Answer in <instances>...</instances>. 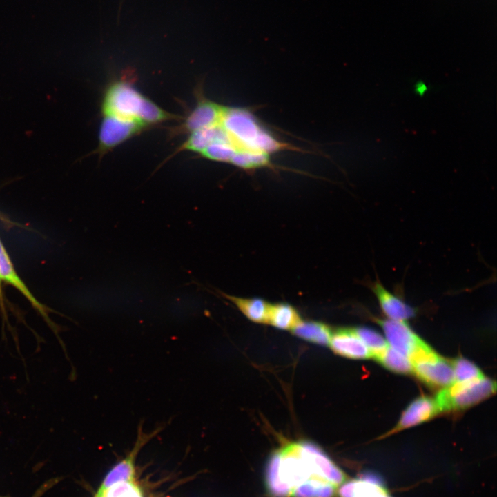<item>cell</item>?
<instances>
[{"mask_svg": "<svg viewBox=\"0 0 497 497\" xmlns=\"http://www.w3.org/2000/svg\"><path fill=\"white\" fill-rule=\"evenodd\" d=\"M0 281H1V278H0ZM0 287H1V282H0Z\"/></svg>", "mask_w": 497, "mask_h": 497, "instance_id": "obj_26", "label": "cell"}, {"mask_svg": "<svg viewBox=\"0 0 497 497\" xmlns=\"http://www.w3.org/2000/svg\"><path fill=\"white\" fill-rule=\"evenodd\" d=\"M0 497H2V496H0Z\"/></svg>", "mask_w": 497, "mask_h": 497, "instance_id": "obj_27", "label": "cell"}, {"mask_svg": "<svg viewBox=\"0 0 497 497\" xmlns=\"http://www.w3.org/2000/svg\"><path fill=\"white\" fill-rule=\"evenodd\" d=\"M237 151L230 143L216 142L209 145L200 154L211 160L230 163Z\"/></svg>", "mask_w": 497, "mask_h": 497, "instance_id": "obj_24", "label": "cell"}, {"mask_svg": "<svg viewBox=\"0 0 497 497\" xmlns=\"http://www.w3.org/2000/svg\"><path fill=\"white\" fill-rule=\"evenodd\" d=\"M291 331L299 338L320 345L329 344L332 333L326 324L313 321H302Z\"/></svg>", "mask_w": 497, "mask_h": 497, "instance_id": "obj_17", "label": "cell"}, {"mask_svg": "<svg viewBox=\"0 0 497 497\" xmlns=\"http://www.w3.org/2000/svg\"><path fill=\"white\" fill-rule=\"evenodd\" d=\"M410 360L413 371L429 386L444 389L455 381L452 364L437 354L429 346L419 351Z\"/></svg>", "mask_w": 497, "mask_h": 497, "instance_id": "obj_5", "label": "cell"}, {"mask_svg": "<svg viewBox=\"0 0 497 497\" xmlns=\"http://www.w3.org/2000/svg\"><path fill=\"white\" fill-rule=\"evenodd\" d=\"M496 382L483 376L467 382H454L442 389L436 397L440 411L469 407L496 391Z\"/></svg>", "mask_w": 497, "mask_h": 497, "instance_id": "obj_3", "label": "cell"}, {"mask_svg": "<svg viewBox=\"0 0 497 497\" xmlns=\"http://www.w3.org/2000/svg\"><path fill=\"white\" fill-rule=\"evenodd\" d=\"M370 288L389 320L405 321L415 315L413 308L388 291L379 280L372 282Z\"/></svg>", "mask_w": 497, "mask_h": 497, "instance_id": "obj_11", "label": "cell"}, {"mask_svg": "<svg viewBox=\"0 0 497 497\" xmlns=\"http://www.w3.org/2000/svg\"><path fill=\"white\" fill-rule=\"evenodd\" d=\"M440 411L436 399L422 396L415 399L403 411L397 425L389 433L420 424Z\"/></svg>", "mask_w": 497, "mask_h": 497, "instance_id": "obj_12", "label": "cell"}, {"mask_svg": "<svg viewBox=\"0 0 497 497\" xmlns=\"http://www.w3.org/2000/svg\"><path fill=\"white\" fill-rule=\"evenodd\" d=\"M265 478L275 497H332L345 475L321 448L302 441L274 452Z\"/></svg>", "mask_w": 497, "mask_h": 497, "instance_id": "obj_1", "label": "cell"}, {"mask_svg": "<svg viewBox=\"0 0 497 497\" xmlns=\"http://www.w3.org/2000/svg\"><path fill=\"white\" fill-rule=\"evenodd\" d=\"M454 382L462 383L483 378L480 369L465 358H458L453 363Z\"/></svg>", "mask_w": 497, "mask_h": 497, "instance_id": "obj_22", "label": "cell"}, {"mask_svg": "<svg viewBox=\"0 0 497 497\" xmlns=\"http://www.w3.org/2000/svg\"><path fill=\"white\" fill-rule=\"evenodd\" d=\"M374 358L393 371L400 373H408L413 371L410 359L389 345Z\"/></svg>", "mask_w": 497, "mask_h": 497, "instance_id": "obj_18", "label": "cell"}, {"mask_svg": "<svg viewBox=\"0 0 497 497\" xmlns=\"http://www.w3.org/2000/svg\"><path fill=\"white\" fill-rule=\"evenodd\" d=\"M354 330L368 348L373 358L380 354L389 346L383 337L371 329L358 327Z\"/></svg>", "mask_w": 497, "mask_h": 497, "instance_id": "obj_21", "label": "cell"}, {"mask_svg": "<svg viewBox=\"0 0 497 497\" xmlns=\"http://www.w3.org/2000/svg\"><path fill=\"white\" fill-rule=\"evenodd\" d=\"M95 497H144L135 479L116 482L108 487H99Z\"/></svg>", "mask_w": 497, "mask_h": 497, "instance_id": "obj_20", "label": "cell"}, {"mask_svg": "<svg viewBox=\"0 0 497 497\" xmlns=\"http://www.w3.org/2000/svg\"><path fill=\"white\" fill-rule=\"evenodd\" d=\"M339 497H392L380 476L371 471L343 483Z\"/></svg>", "mask_w": 497, "mask_h": 497, "instance_id": "obj_8", "label": "cell"}, {"mask_svg": "<svg viewBox=\"0 0 497 497\" xmlns=\"http://www.w3.org/2000/svg\"><path fill=\"white\" fill-rule=\"evenodd\" d=\"M216 142L231 144L226 133L220 124L191 133L188 139L182 145L179 150H186L201 153L209 145Z\"/></svg>", "mask_w": 497, "mask_h": 497, "instance_id": "obj_14", "label": "cell"}, {"mask_svg": "<svg viewBox=\"0 0 497 497\" xmlns=\"http://www.w3.org/2000/svg\"><path fill=\"white\" fill-rule=\"evenodd\" d=\"M0 278L3 280L12 284L16 289H17L32 304L41 315L46 320V321L51 326V322L49 320L46 309L43 305L40 304L36 298L33 296L31 292L28 290V287L25 285L23 281L19 277L17 274L12 264L8 257V255L5 250L2 242L0 240ZM52 327V326H51Z\"/></svg>", "mask_w": 497, "mask_h": 497, "instance_id": "obj_13", "label": "cell"}, {"mask_svg": "<svg viewBox=\"0 0 497 497\" xmlns=\"http://www.w3.org/2000/svg\"><path fill=\"white\" fill-rule=\"evenodd\" d=\"M302 322L298 311L290 304H271L268 324L278 329L292 330Z\"/></svg>", "mask_w": 497, "mask_h": 497, "instance_id": "obj_16", "label": "cell"}, {"mask_svg": "<svg viewBox=\"0 0 497 497\" xmlns=\"http://www.w3.org/2000/svg\"><path fill=\"white\" fill-rule=\"evenodd\" d=\"M146 98L128 83L116 81L106 91L103 114L141 122L139 117Z\"/></svg>", "mask_w": 497, "mask_h": 497, "instance_id": "obj_4", "label": "cell"}, {"mask_svg": "<svg viewBox=\"0 0 497 497\" xmlns=\"http://www.w3.org/2000/svg\"><path fill=\"white\" fill-rule=\"evenodd\" d=\"M250 320L257 323L268 324L271 304L260 298H242L223 293Z\"/></svg>", "mask_w": 497, "mask_h": 497, "instance_id": "obj_15", "label": "cell"}, {"mask_svg": "<svg viewBox=\"0 0 497 497\" xmlns=\"http://www.w3.org/2000/svg\"><path fill=\"white\" fill-rule=\"evenodd\" d=\"M220 124L237 151H259L270 155L286 148L261 127L254 115L246 109L225 107Z\"/></svg>", "mask_w": 497, "mask_h": 497, "instance_id": "obj_2", "label": "cell"}, {"mask_svg": "<svg viewBox=\"0 0 497 497\" xmlns=\"http://www.w3.org/2000/svg\"><path fill=\"white\" fill-rule=\"evenodd\" d=\"M231 164L245 169L251 170L270 165L269 154L259 151L240 150L232 157Z\"/></svg>", "mask_w": 497, "mask_h": 497, "instance_id": "obj_19", "label": "cell"}, {"mask_svg": "<svg viewBox=\"0 0 497 497\" xmlns=\"http://www.w3.org/2000/svg\"><path fill=\"white\" fill-rule=\"evenodd\" d=\"M225 106L210 100L200 99L188 115L181 128L186 133L211 127L220 124Z\"/></svg>", "mask_w": 497, "mask_h": 497, "instance_id": "obj_9", "label": "cell"}, {"mask_svg": "<svg viewBox=\"0 0 497 497\" xmlns=\"http://www.w3.org/2000/svg\"><path fill=\"white\" fill-rule=\"evenodd\" d=\"M329 344L335 353L349 358L367 359L372 357L354 329H340L332 332Z\"/></svg>", "mask_w": 497, "mask_h": 497, "instance_id": "obj_10", "label": "cell"}, {"mask_svg": "<svg viewBox=\"0 0 497 497\" xmlns=\"http://www.w3.org/2000/svg\"><path fill=\"white\" fill-rule=\"evenodd\" d=\"M376 320L385 334L388 344L410 360L428 346L405 321Z\"/></svg>", "mask_w": 497, "mask_h": 497, "instance_id": "obj_6", "label": "cell"}, {"mask_svg": "<svg viewBox=\"0 0 497 497\" xmlns=\"http://www.w3.org/2000/svg\"><path fill=\"white\" fill-rule=\"evenodd\" d=\"M174 118L176 117L162 109L148 98L145 99L139 120L146 126Z\"/></svg>", "mask_w": 497, "mask_h": 497, "instance_id": "obj_23", "label": "cell"}, {"mask_svg": "<svg viewBox=\"0 0 497 497\" xmlns=\"http://www.w3.org/2000/svg\"><path fill=\"white\" fill-rule=\"evenodd\" d=\"M427 85L422 81L417 82L414 86L415 92L420 96L424 95L427 92Z\"/></svg>", "mask_w": 497, "mask_h": 497, "instance_id": "obj_25", "label": "cell"}, {"mask_svg": "<svg viewBox=\"0 0 497 497\" xmlns=\"http://www.w3.org/2000/svg\"><path fill=\"white\" fill-rule=\"evenodd\" d=\"M146 126L137 120L104 115L99 130V150L104 153L140 132Z\"/></svg>", "mask_w": 497, "mask_h": 497, "instance_id": "obj_7", "label": "cell"}]
</instances>
